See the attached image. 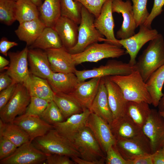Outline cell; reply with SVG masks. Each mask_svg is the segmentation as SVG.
Listing matches in <instances>:
<instances>
[{
  "mask_svg": "<svg viewBox=\"0 0 164 164\" xmlns=\"http://www.w3.org/2000/svg\"><path fill=\"white\" fill-rule=\"evenodd\" d=\"M80 157H73L75 164H103L104 157L99 144L90 129L86 127L77 135L73 142Z\"/></svg>",
  "mask_w": 164,
  "mask_h": 164,
  "instance_id": "obj_1",
  "label": "cell"
},
{
  "mask_svg": "<svg viewBox=\"0 0 164 164\" xmlns=\"http://www.w3.org/2000/svg\"><path fill=\"white\" fill-rule=\"evenodd\" d=\"M164 64V38L159 33L149 41L134 65L146 83L156 70Z\"/></svg>",
  "mask_w": 164,
  "mask_h": 164,
  "instance_id": "obj_2",
  "label": "cell"
},
{
  "mask_svg": "<svg viewBox=\"0 0 164 164\" xmlns=\"http://www.w3.org/2000/svg\"><path fill=\"white\" fill-rule=\"evenodd\" d=\"M108 77L119 87L127 101L145 102L149 104H152V99L146 83L137 70H135L127 75H115Z\"/></svg>",
  "mask_w": 164,
  "mask_h": 164,
  "instance_id": "obj_3",
  "label": "cell"
},
{
  "mask_svg": "<svg viewBox=\"0 0 164 164\" xmlns=\"http://www.w3.org/2000/svg\"><path fill=\"white\" fill-rule=\"evenodd\" d=\"M32 142L36 148L46 155L57 154L70 158L80 157L73 142L60 135L54 128L44 135L36 138Z\"/></svg>",
  "mask_w": 164,
  "mask_h": 164,
  "instance_id": "obj_4",
  "label": "cell"
},
{
  "mask_svg": "<svg viewBox=\"0 0 164 164\" xmlns=\"http://www.w3.org/2000/svg\"><path fill=\"white\" fill-rule=\"evenodd\" d=\"M94 16L82 6L81 19L78 27V36L76 44L67 50L72 54L80 53L91 44L96 42H105L106 39L95 28Z\"/></svg>",
  "mask_w": 164,
  "mask_h": 164,
  "instance_id": "obj_5",
  "label": "cell"
},
{
  "mask_svg": "<svg viewBox=\"0 0 164 164\" xmlns=\"http://www.w3.org/2000/svg\"><path fill=\"white\" fill-rule=\"evenodd\" d=\"M126 53L122 46L107 42H96L72 56L76 65L85 62H96L105 58H118Z\"/></svg>",
  "mask_w": 164,
  "mask_h": 164,
  "instance_id": "obj_6",
  "label": "cell"
},
{
  "mask_svg": "<svg viewBox=\"0 0 164 164\" xmlns=\"http://www.w3.org/2000/svg\"><path fill=\"white\" fill-rule=\"evenodd\" d=\"M135 70L134 66L129 63L111 60L108 61L104 65L94 68L91 69L78 70L75 73L79 82L86 80L95 77H103L118 75H127Z\"/></svg>",
  "mask_w": 164,
  "mask_h": 164,
  "instance_id": "obj_7",
  "label": "cell"
},
{
  "mask_svg": "<svg viewBox=\"0 0 164 164\" xmlns=\"http://www.w3.org/2000/svg\"><path fill=\"white\" fill-rule=\"evenodd\" d=\"M31 96L22 84H17L12 97L0 110V118L5 123H13L18 116L24 114L29 105Z\"/></svg>",
  "mask_w": 164,
  "mask_h": 164,
  "instance_id": "obj_8",
  "label": "cell"
},
{
  "mask_svg": "<svg viewBox=\"0 0 164 164\" xmlns=\"http://www.w3.org/2000/svg\"><path fill=\"white\" fill-rule=\"evenodd\" d=\"M157 30L147 27L143 24L139 26L138 32L125 39H118V43L126 50L130 56L129 63L132 66L136 62L137 54L142 47L147 42L155 38L159 35Z\"/></svg>",
  "mask_w": 164,
  "mask_h": 164,
  "instance_id": "obj_9",
  "label": "cell"
},
{
  "mask_svg": "<svg viewBox=\"0 0 164 164\" xmlns=\"http://www.w3.org/2000/svg\"><path fill=\"white\" fill-rule=\"evenodd\" d=\"M115 145L121 155L127 161L140 155L152 153L149 140L142 131L132 138L117 139Z\"/></svg>",
  "mask_w": 164,
  "mask_h": 164,
  "instance_id": "obj_10",
  "label": "cell"
},
{
  "mask_svg": "<svg viewBox=\"0 0 164 164\" xmlns=\"http://www.w3.org/2000/svg\"><path fill=\"white\" fill-rule=\"evenodd\" d=\"M142 130L149 140L152 153L162 149L164 146V119L159 111L151 109Z\"/></svg>",
  "mask_w": 164,
  "mask_h": 164,
  "instance_id": "obj_11",
  "label": "cell"
},
{
  "mask_svg": "<svg viewBox=\"0 0 164 164\" xmlns=\"http://www.w3.org/2000/svg\"><path fill=\"white\" fill-rule=\"evenodd\" d=\"M46 156L29 141L18 147L9 156L0 160V164H41L45 163Z\"/></svg>",
  "mask_w": 164,
  "mask_h": 164,
  "instance_id": "obj_12",
  "label": "cell"
},
{
  "mask_svg": "<svg viewBox=\"0 0 164 164\" xmlns=\"http://www.w3.org/2000/svg\"><path fill=\"white\" fill-rule=\"evenodd\" d=\"M86 127L92 132L103 152L106 153L110 146L116 144V139L110 125L96 114L91 112L87 120Z\"/></svg>",
  "mask_w": 164,
  "mask_h": 164,
  "instance_id": "obj_13",
  "label": "cell"
},
{
  "mask_svg": "<svg viewBox=\"0 0 164 164\" xmlns=\"http://www.w3.org/2000/svg\"><path fill=\"white\" fill-rule=\"evenodd\" d=\"M112 11L113 13L121 14L123 18L121 26L116 33L117 38L125 39L135 35L137 27L132 5L130 0L125 1L113 0Z\"/></svg>",
  "mask_w": 164,
  "mask_h": 164,
  "instance_id": "obj_14",
  "label": "cell"
},
{
  "mask_svg": "<svg viewBox=\"0 0 164 164\" xmlns=\"http://www.w3.org/2000/svg\"><path fill=\"white\" fill-rule=\"evenodd\" d=\"M28 50L26 46L21 51L8 52L10 63L6 72L17 84H23L30 73L28 69Z\"/></svg>",
  "mask_w": 164,
  "mask_h": 164,
  "instance_id": "obj_15",
  "label": "cell"
},
{
  "mask_svg": "<svg viewBox=\"0 0 164 164\" xmlns=\"http://www.w3.org/2000/svg\"><path fill=\"white\" fill-rule=\"evenodd\" d=\"M91 112L89 109L84 108L82 112L73 115L64 121L53 125V128L60 135L73 142L77 135L86 127Z\"/></svg>",
  "mask_w": 164,
  "mask_h": 164,
  "instance_id": "obj_16",
  "label": "cell"
},
{
  "mask_svg": "<svg viewBox=\"0 0 164 164\" xmlns=\"http://www.w3.org/2000/svg\"><path fill=\"white\" fill-rule=\"evenodd\" d=\"M13 123L27 134L31 142L36 138L44 135L53 128V125L46 122L40 116L25 114L17 117Z\"/></svg>",
  "mask_w": 164,
  "mask_h": 164,
  "instance_id": "obj_17",
  "label": "cell"
},
{
  "mask_svg": "<svg viewBox=\"0 0 164 164\" xmlns=\"http://www.w3.org/2000/svg\"><path fill=\"white\" fill-rule=\"evenodd\" d=\"M113 0H107L103 5L98 16L95 18L94 25L95 28L106 39L105 42L121 46L118 43L115 36V26L113 16Z\"/></svg>",
  "mask_w": 164,
  "mask_h": 164,
  "instance_id": "obj_18",
  "label": "cell"
},
{
  "mask_svg": "<svg viewBox=\"0 0 164 164\" xmlns=\"http://www.w3.org/2000/svg\"><path fill=\"white\" fill-rule=\"evenodd\" d=\"M45 51L53 72L75 73L76 64L72 54L64 47Z\"/></svg>",
  "mask_w": 164,
  "mask_h": 164,
  "instance_id": "obj_19",
  "label": "cell"
},
{
  "mask_svg": "<svg viewBox=\"0 0 164 164\" xmlns=\"http://www.w3.org/2000/svg\"><path fill=\"white\" fill-rule=\"evenodd\" d=\"M101 77L79 82L70 94L84 108L90 109L99 87Z\"/></svg>",
  "mask_w": 164,
  "mask_h": 164,
  "instance_id": "obj_20",
  "label": "cell"
},
{
  "mask_svg": "<svg viewBox=\"0 0 164 164\" xmlns=\"http://www.w3.org/2000/svg\"><path fill=\"white\" fill-rule=\"evenodd\" d=\"M28 58L31 73L46 80L50 78L53 72L45 51L29 48Z\"/></svg>",
  "mask_w": 164,
  "mask_h": 164,
  "instance_id": "obj_21",
  "label": "cell"
},
{
  "mask_svg": "<svg viewBox=\"0 0 164 164\" xmlns=\"http://www.w3.org/2000/svg\"><path fill=\"white\" fill-rule=\"evenodd\" d=\"M78 25L69 19L61 16L53 28L58 33L63 46L68 50L74 47L77 42Z\"/></svg>",
  "mask_w": 164,
  "mask_h": 164,
  "instance_id": "obj_22",
  "label": "cell"
},
{
  "mask_svg": "<svg viewBox=\"0 0 164 164\" xmlns=\"http://www.w3.org/2000/svg\"><path fill=\"white\" fill-rule=\"evenodd\" d=\"M110 126L116 140L132 138L142 132L126 113L114 119Z\"/></svg>",
  "mask_w": 164,
  "mask_h": 164,
  "instance_id": "obj_23",
  "label": "cell"
},
{
  "mask_svg": "<svg viewBox=\"0 0 164 164\" xmlns=\"http://www.w3.org/2000/svg\"><path fill=\"white\" fill-rule=\"evenodd\" d=\"M104 78L109 107L114 119L126 113L128 101L117 84L111 81L108 76Z\"/></svg>",
  "mask_w": 164,
  "mask_h": 164,
  "instance_id": "obj_24",
  "label": "cell"
},
{
  "mask_svg": "<svg viewBox=\"0 0 164 164\" xmlns=\"http://www.w3.org/2000/svg\"><path fill=\"white\" fill-rule=\"evenodd\" d=\"M89 110L104 120L110 125L114 120L108 103L104 77L101 78L97 93Z\"/></svg>",
  "mask_w": 164,
  "mask_h": 164,
  "instance_id": "obj_25",
  "label": "cell"
},
{
  "mask_svg": "<svg viewBox=\"0 0 164 164\" xmlns=\"http://www.w3.org/2000/svg\"><path fill=\"white\" fill-rule=\"evenodd\" d=\"M46 27L39 18L19 24L15 32L20 40L26 42L27 46H30Z\"/></svg>",
  "mask_w": 164,
  "mask_h": 164,
  "instance_id": "obj_26",
  "label": "cell"
},
{
  "mask_svg": "<svg viewBox=\"0 0 164 164\" xmlns=\"http://www.w3.org/2000/svg\"><path fill=\"white\" fill-rule=\"evenodd\" d=\"M22 84L31 96L43 99L50 102L53 100L54 92L47 80L30 73Z\"/></svg>",
  "mask_w": 164,
  "mask_h": 164,
  "instance_id": "obj_27",
  "label": "cell"
},
{
  "mask_svg": "<svg viewBox=\"0 0 164 164\" xmlns=\"http://www.w3.org/2000/svg\"><path fill=\"white\" fill-rule=\"evenodd\" d=\"M47 80L54 93L70 94L79 83L75 73L53 72Z\"/></svg>",
  "mask_w": 164,
  "mask_h": 164,
  "instance_id": "obj_28",
  "label": "cell"
},
{
  "mask_svg": "<svg viewBox=\"0 0 164 164\" xmlns=\"http://www.w3.org/2000/svg\"><path fill=\"white\" fill-rule=\"evenodd\" d=\"M164 84V64L154 71L150 76L146 84L151 96L152 104L158 107L163 93L162 89Z\"/></svg>",
  "mask_w": 164,
  "mask_h": 164,
  "instance_id": "obj_29",
  "label": "cell"
},
{
  "mask_svg": "<svg viewBox=\"0 0 164 164\" xmlns=\"http://www.w3.org/2000/svg\"><path fill=\"white\" fill-rule=\"evenodd\" d=\"M61 0H44L38 7L39 18L46 27L53 28L61 15Z\"/></svg>",
  "mask_w": 164,
  "mask_h": 164,
  "instance_id": "obj_30",
  "label": "cell"
},
{
  "mask_svg": "<svg viewBox=\"0 0 164 164\" xmlns=\"http://www.w3.org/2000/svg\"><path fill=\"white\" fill-rule=\"evenodd\" d=\"M53 101L65 120L73 115L82 112L84 108L69 94L54 93Z\"/></svg>",
  "mask_w": 164,
  "mask_h": 164,
  "instance_id": "obj_31",
  "label": "cell"
},
{
  "mask_svg": "<svg viewBox=\"0 0 164 164\" xmlns=\"http://www.w3.org/2000/svg\"><path fill=\"white\" fill-rule=\"evenodd\" d=\"M63 47L56 32L52 27H46L29 48L39 49L46 50Z\"/></svg>",
  "mask_w": 164,
  "mask_h": 164,
  "instance_id": "obj_32",
  "label": "cell"
},
{
  "mask_svg": "<svg viewBox=\"0 0 164 164\" xmlns=\"http://www.w3.org/2000/svg\"><path fill=\"white\" fill-rule=\"evenodd\" d=\"M148 103L145 102L128 101L126 113L142 129L151 111Z\"/></svg>",
  "mask_w": 164,
  "mask_h": 164,
  "instance_id": "obj_33",
  "label": "cell"
},
{
  "mask_svg": "<svg viewBox=\"0 0 164 164\" xmlns=\"http://www.w3.org/2000/svg\"><path fill=\"white\" fill-rule=\"evenodd\" d=\"M0 135L10 140L17 147L30 141L27 134L13 123H5L0 119Z\"/></svg>",
  "mask_w": 164,
  "mask_h": 164,
  "instance_id": "obj_34",
  "label": "cell"
},
{
  "mask_svg": "<svg viewBox=\"0 0 164 164\" xmlns=\"http://www.w3.org/2000/svg\"><path fill=\"white\" fill-rule=\"evenodd\" d=\"M38 7L29 0L16 2V18L19 24L39 18Z\"/></svg>",
  "mask_w": 164,
  "mask_h": 164,
  "instance_id": "obj_35",
  "label": "cell"
},
{
  "mask_svg": "<svg viewBox=\"0 0 164 164\" xmlns=\"http://www.w3.org/2000/svg\"><path fill=\"white\" fill-rule=\"evenodd\" d=\"M82 6L80 3L74 0H61V15L79 25L81 19Z\"/></svg>",
  "mask_w": 164,
  "mask_h": 164,
  "instance_id": "obj_36",
  "label": "cell"
},
{
  "mask_svg": "<svg viewBox=\"0 0 164 164\" xmlns=\"http://www.w3.org/2000/svg\"><path fill=\"white\" fill-rule=\"evenodd\" d=\"M16 2L0 0V21L6 25H11L16 20Z\"/></svg>",
  "mask_w": 164,
  "mask_h": 164,
  "instance_id": "obj_37",
  "label": "cell"
},
{
  "mask_svg": "<svg viewBox=\"0 0 164 164\" xmlns=\"http://www.w3.org/2000/svg\"><path fill=\"white\" fill-rule=\"evenodd\" d=\"M40 117L53 125L65 120L60 109L53 100L50 102Z\"/></svg>",
  "mask_w": 164,
  "mask_h": 164,
  "instance_id": "obj_38",
  "label": "cell"
},
{
  "mask_svg": "<svg viewBox=\"0 0 164 164\" xmlns=\"http://www.w3.org/2000/svg\"><path fill=\"white\" fill-rule=\"evenodd\" d=\"M137 27L144 24L150 13L147 8L148 0H131Z\"/></svg>",
  "mask_w": 164,
  "mask_h": 164,
  "instance_id": "obj_39",
  "label": "cell"
},
{
  "mask_svg": "<svg viewBox=\"0 0 164 164\" xmlns=\"http://www.w3.org/2000/svg\"><path fill=\"white\" fill-rule=\"evenodd\" d=\"M50 102L43 99L31 96L29 103L24 114L40 116Z\"/></svg>",
  "mask_w": 164,
  "mask_h": 164,
  "instance_id": "obj_40",
  "label": "cell"
},
{
  "mask_svg": "<svg viewBox=\"0 0 164 164\" xmlns=\"http://www.w3.org/2000/svg\"><path fill=\"white\" fill-rule=\"evenodd\" d=\"M74 0L80 3L96 18L100 15L102 7L107 0Z\"/></svg>",
  "mask_w": 164,
  "mask_h": 164,
  "instance_id": "obj_41",
  "label": "cell"
},
{
  "mask_svg": "<svg viewBox=\"0 0 164 164\" xmlns=\"http://www.w3.org/2000/svg\"><path fill=\"white\" fill-rule=\"evenodd\" d=\"M17 147L9 139L0 135V160L12 155Z\"/></svg>",
  "mask_w": 164,
  "mask_h": 164,
  "instance_id": "obj_42",
  "label": "cell"
},
{
  "mask_svg": "<svg viewBox=\"0 0 164 164\" xmlns=\"http://www.w3.org/2000/svg\"><path fill=\"white\" fill-rule=\"evenodd\" d=\"M106 153L105 162L106 164H128L127 161L121 155L115 145L110 146Z\"/></svg>",
  "mask_w": 164,
  "mask_h": 164,
  "instance_id": "obj_43",
  "label": "cell"
},
{
  "mask_svg": "<svg viewBox=\"0 0 164 164\" xmlns=\"http://www.w3.org/2000/svg\"><path fill=\"white\" fill-rule=\"evenodd\" d=\"M164 0H154V4L151 12L143 24L148 28L152 29L151 24L153 20L160 15L163 11Z\"/></svg>",
  "mask_w": 164,
  "mask_h": 164,
  "instance_id": "obj_44",
  "label": "cell"
},
{
  "mask_svg": "<svg viewBox=\"0 0 164 164\" xmlns=\"http://www.w3.org/2000/svg\"><path fill=\"white\" fill-rule=\"evenodd\" d=\"M45 163L47 164H74L75 162L68 156L57 154L46 155Z\"/></svg>",
  "mask_w": 164,
  "mask_h": 164,
  "instance_id": "obj_45",
  "label": "cell"
},
{
  "mask_svg": "<svg viewBox=\"0 0 164 164\" xmlns=\"http://www.w3.org/2000/svg\"><path fill=\"white\" fill-rule=\"evenodd\" d=\"M17 83L13 82L9 86L0 91V110L7 104L13 95Z\"/></svg>",
  "mask_w": 164,
  "mask_h": 164,
  "instance_id": "obj_46",
  "label": "cell"
},
{
  "mask_svg": "<svg viewBox=\"0 0 164 164\" xmlns=\"http://www.w3.org/2000/svg\"><path fill=\"white\" fill-rule=\"evenodd\" d=\"M127 161L128 164H153L152 153L140 155Z\"/></svg>",
  "mask_w": 164,
  "mask_h": 164,
  "instance_id": "obj_47",
  "label": "cell"
},
{
  "mask_svg": "<svg viewBox=\"0 0 164 164\" xmlns=\"http://www.w3.org/2000/svg\"><path fill=\"white\" fill-rule=\"evenodd\" d=\"M18 45L17 43L9 41L5 37H2L0 41V53L7 56L8 50L12 47Z\"/></svg>",
  "mask_w": 164,
  "mask_h": 164,
  "instance_id": "obj_48",
  "label": "cell"
},
{
  "mask_svg": "<svg viewBox=\"0 0 164 164\" xmlns=\"http://www.w3.org/2000/svg\"><path fill=\"white\" fill-rule=\"evenodd\" d=\"M14 82L12 78L6 72L0 74V91L9 86Z\"/></svg>",
  "mask_w": 164,
  "mask_h": 164,
  "instance_id": "obj_49",
  "label": "cell"
},
{
  "mask_svg": "<svg viewBox=\"0 0 164 164\" xmlns=\"http://www.w3.org/2000/svg\"><path fill=\"white\" fill-rule=\"evenodd\" d=\"M153 164H164V155L161 149L152 153Z\"/></svg>",
  "mask_w": 164,
  "mask_h": 164,
  "instance_id": "obj_50",
  "label": "cell"
},
{
  "mask_svg": "<svg viewBox=\"0 0 164 164\" xmlns=\"http://www.w3.org/2000/svg\"><path fill=\"white\" fill-rule=\"evenodd\" d=\"M10 63V61L6 59L4 57L0 56V70L1 71L6 67Z\"/></svg>",
  "mask_w": 164,
  "mask_h": 164,
  "instance_id": "obj_51",
  "label": "cell"
},
{
  "mask_svg": "<svg viewBox=\"0 0 164 164\" xmlns=\"http://www.w3.org/2000/svg\"><path fill=\"white\" fill-rule=\"evenodd\" d=\"M158 107L159 111H162L164 109V94L159 101Z\"/></svg>",
  "mask_w": 164,
  "mask_h": 164,
  "instance_id": "obj_52",
  "label": "cell"
},
{
  "mask_svg": "<svg viewBox=\"0 0 164 164\" xmlns=\"http://www.w3.org/2000/svg\"><path fill=\"white\" fill-rule=\"evenodd\" d=\"M36 5L38 7H40L43 3V0H29Z\"/></svg>",
  "mask_w": 164,
  "mask_h": 164,
  "instance_id": "obj_53",
  "label": "cell"
},
{
  "mask_svg": "<svg viewBox=\"0 0 164 164\" xmlns=\"http://www.w3.org/2000/svg\"><path fill=\"white\" fill-rule=\"evenodd\" d=\"M159 112L160 115L164 119V109L162 111H159Z\"/></svg>",
  "mask_w": 164,
  "mask_h": 164,
  "instance_id": "obj_54",
  "label": "cell"
},
{
  "mask_svg": "<svg viewBox=\"0 0 164 164\" xmlns=\"http://www.w3.org/2000/svg\"><path fill=\"white\" fill-rule=\"evenodd\" d=\"M162 152L164 155V146H163V147L161 149Z\"/></svg>",
  "mask_w": 164,
  "mask_h": 164,
  "instance_id": "obj_55",
  "label": "cell"
},
{
  "mask_svg": "<svg viewBox=\"0 0 164 164\" xmlns=\"http://www.w3.org/2000/svg\"><path fill=\"white\" fill-rule=\"evenodd\" d=\"M12 0L14 1H15V2H17L19 0Z\"/></svg>",
  "mask_w": 164,
  "mask_h": 164,
  "instance_id": "obj_56",
  "label": "cell"
}]
</instances>
